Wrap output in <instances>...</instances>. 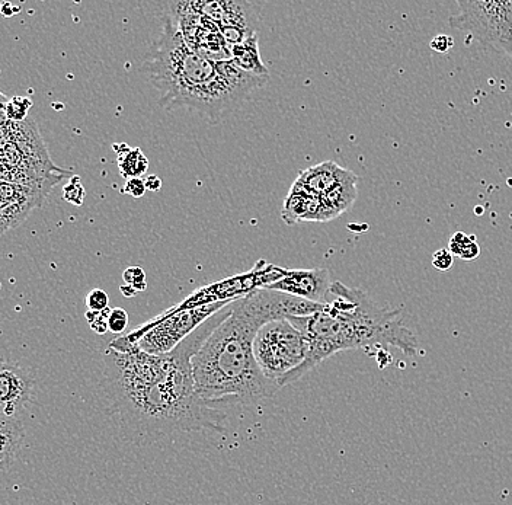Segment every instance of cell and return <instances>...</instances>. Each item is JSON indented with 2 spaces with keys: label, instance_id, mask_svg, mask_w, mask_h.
Masks as SVG:
<instances>
[{
  "label": "cell",
  "instance_id": "6da1fadb",
  "mask_svg": "<svg viewBox=\"0 0 512 505\" xmlns=\"http://www.w3.org/2000/svg\"><path fill=\"white\" fill-rule=\"evenodd\" d=\"M229 313L227 305L168 354L144 353L124 337L112 341L104 370L111 411L142 433L223 431L226 414L195 391L192 357Z\"/></svg>",
  "mask_w": 512,
  "mask_h": 505
},
{
  "label": "cell",
  "instance_id": "7a4b0ae2",
  "mask_svg": "<svg viewBox=\"0 0 512 505\" xmlns=\"http://www.w3.org/2000/svg\"><path fill=\"white\" fill-rule=\"evenodd\" d=\"M323 305L290 294L259 289L230 303V313L192 357L195 391L210 407L254 405L280 391L262 375L254 341L262 326L281 319L303 318Z\"/></svg>",
  "mask_w": 512,
  "mask_h": 505
},
{
  "label": "cell",
  "instance_id": "3957f363",
  "mask_svg": "<svg viewBox=\"0 0 512 505\" xmlns=\"http://www.w3.org/2000/svg\"><path fill=\"white\" fill-rule=\"evenodd\" d=\"M288 321L306 337L309 351L302 366L278 382L280 389L341 351L395 347L409 357L419 351L418 338L403 324L399 310L382 308L363 290L339 281L332 283L328 302L319 312Z\"/></svg>",
  "mask_w": 512,
  "mask_h": 505
},
{
  "label": "cell",
  "instance_id": "277c9868",
  "mask_svg": "<svg viewBox=\"0 0 512 505\" xmlns=\"http://www.w3.org/2000/svg\"><path fill=\"white\" fill-rule=\"evenodd\" d=\"M143 70L163 108H191L210 118L232 110L268 82L243 72L233 60L213 62L192 50L171 17L165 19Z\"/></svg>",
  "mask_w": 512,
  "mask_h": 505
},
{
  "label": "cell",
  "instance_id": "5b68a950",
  "mask_svg": "<svg viewBox=\"0 0 512 505\" xmlns=\"http://www.w3.org/2000/svg\"><path fill=\"white\" fill-rule=\"evenodd\" d=\"M307 351L306 337L288 319L262 326L254 341L255 360L262 375L277 383L302 366Z\"/></svg>",
  "mask_w": 512,
  "mask_h": 505
},
{
  "label": "cell",
  "instance_id": "8992f818",
  "mask_svg": "<svg viewBox=\"0 0 512 505\" xmlns=\"http://www.w3.org/2000/svg\"><path fill=\"white\" fill-rule=\"evenodd\" d=\"M233 300L210 303V305L192 306L175 310L171 315L156 319L149 328L142 326L139 331L131 332L126 340L130 344L139 345L144 353L168 354L174 351L182 341L187 340L192 332L197 331L211 316L216 315Z\"/></svg>",
  "mask_w": 512,
  "mask_h": 505
},
{
  "label": "cell",
  "instance_id": "52a82bcc",
  "mask_svg": "<svg viewBox=\"0 0 512 505\" xmlns=\"http://www.w3.org/2000/svg\"><path fill=\"white\" fill-rule=\"evenodd\" d=\"M459 14L450 17L451 28L469 34L480 44L512 57V2H457Z\"/></svg>",
  "mask_w": 512,
  "mask_h": 505
},
{
  "label": "cell",
  "instance_id": "ba28073f",
  "mask_svg": "<svg viewBox=\"0 0 512 505\" xmlns=\"http://www.w3.org/2000/svg\"><path fill=\"white\" fill-rule=\"evenodd\" d=\"M34 376L18 363L0 359V414L24 418L34 402Z\"/></svg>",
  "mask_w": 512,
  "mask_h": 505
},
{
  "label": "cell",
  "instance_id": "9c48e42d",
  "mask_svg": "<svg viewBox=\"0 0 512 505\" xmlns=\"http://www.w3.org/2000/svg\"><path fill=\"white\" fill-rule=\"evenodd\" d=\"M334 281L326 268H313V270H287L283 276L274 283L259 289L274 290V292L290 294L307 302L326 305L329 290Z\"/></svg>",
  "mask_w": 512,
  "mask_h": 505
},
{
  "label": "cell",
  "instance_id": "30bf717a",
  "mask_svg": "<svg viewBox=\"0 0 512 505\" xmlns=\"http://www.w3.org/2000/svg\"><path fill=\"white\" fill-rule=\"evenodd\" d=\"M192 11L217 27H239L255 33V6L248 2H190Z\"/></svg>",
  "mask_w": 512,
  "mask_h": 505
},
{
  "label": "cell",
  "instance_id": "8fae6325",
  "mask_svg": "<svg viewBox=\"0 0 512 505\" xmlns=\"http://www.w3.org/2000/svg\"><path fill=\"white\" fill-rule=\"evenodd\" d=\"M320 198L310 193L299 181L294 182L290 193L284 201L283 219L287 225H294L299 220L320 222Z\"/></svg>",
  "mask_w": 512,
  "mask_h": 505
},
{
  "label": "cell",
  "instance_id": "7c38bea8",
  "mask_svg": "<svg viewBox=\"0 0 512 505\" xmlns=\"http://www.w3.org/2000/svg\"><path fill=\"white\" fill-rule=\"evenodd\" d=\"M351 174V171L342 168L338 163L325 162L300 172L297 181L304 185L310 193L320 197L331 191L339 182L347 180Z\"/></svg>",
  "mask_w": 512,
  "mask_h": 505
},
{
  "label": "cell",
  "instance_id": "4fadbf2b",
  "mask_svg": "<svg viewBox=\"0 0 512 505\" xmlns=\"http://www.w3.org/2000/svg\"><path fill=\"white\" fill-rule=\"evenodd\" d=\"M357 175L352 172L347 180L339 182L328 193L320 196V222H329L342 213L348 212L357 200Z\"/></svg>",
  "mask_w": 512,
  "mask_h": 505
},
{
  "label": "cell",
  "instance_id": "5bb4252c",
  "mask_svg": "<svg viewBox=\"0 0 512 505\" xmlns=\"http://www.w3.org/2000/svg\"><path fill=\"white\" fill-rule=\"evenodd\" d=\"M25 439L24 418L0 414V465H12Z\"/></svg>",
  "mask_w": 512,
  "mask_h": 505
},
{
  "label": "cell",
  "instance_id": "9a60e30c",
  "mask_svg": "<svg viewBox=\"0 0 512 505\" xmlns=\"http://www.w3.org/2000/svg\"><path fill=\"white\" fill-rule=\"evenodd\" d=\"M230 51H232L233 63L240 70L249 73V75L256 76V78L270 79V72H268L267 66L264 65L261 54H259L256 33L251 35L248 40L243 41L242 44L233 46Z\"/></svg>",
  "mask_w": 512,
  "mask_h": 505
},
{
  "label": "cell",
  "instance_id": "2e32d148",
  "mask_svg": "<svg viewBox=\"0 0 512 505\" xmlns=\"http://www.w3.org/2000/svg\"><path fill=\"white\" fill-rule=\"evenodd\" d=\"M118 155V168H120L121 175L127 180L131 178H142L149 168V161L143 155L142 149L136 147L131 149L127 145H114Z\"/></svg>",
  "mask_w": 512,
  "mask_h": 505
},
{
  "label": "cell",
  "instance_id": "e0dca14e",
  "mask_svg": "<svg viewBox=\"0 0 512 505\" xmlns=\"http://www.w3.org/2000/svg\"><path fill=\"white\" fill-rule=\"evenodd\" d=\"M448 251L460 260L473 261L480 255V246L473 235L463 232L454 233L448 242Z\"/></svg>",
  "mask_w": 512,
  "mask_h": 505
},
{
  "label": "cell",
  "instance_id": "ac0fdd59",
  "mask_svg": "<svg viewBox=\"0 0 512 505\" xmlns=\"http://www.w3.org/2000/svg\"><path fill=\"white\" fill-rule=\"evenodd\" d=\"M31 108L30 99L15 97L6 104V118L11 121H22L28 115Z\"/></svg>",
  "mask_w": 512,
  "mask_h": 505
},
{
  "label": "cell",
  "instance_id": "d6986e66",
  "mask_svg": "<svg viewBox=\"0 0 512 505\" xmlns=\"http://www.w3.org/2000/svg\"><path fill=\"white\" fill-rule=\"evenodd\" d=\"M63 196L67 203L82 206L83 200H85V188H83L79 177H73L64 187Z\"/></svg>",
  "mask_w": 512,
  "mask_h": 505
},
{
  "label": "cell",
  "instance_id": "ffe728a7",
  "mask_svg": "<svg viewBox=\"0 0 512 505\" xmlns=\"http://www.w3.org/2000/svg\"><path fill=\"white\" fill-rule=\"evenodd\" d=\"M86 306L91 312H104L110 308V297L101 289H94L86 296Z\"/></svg>",
  "mask_w": 512,
  "mask_h": 505
},
{
  "label": "cell",
  "instance_id": "44dd1931",
  "mask_svg": "<svg viewBox=\"0 0 512 505\" xmlns=\"http://www.w3.org/2000/svg\"><path fill=\"white\" fill-rule=\"evenodd\" d=\"M111 310V308H108L104 312H91V310L86 312V319H88L92 331L99 335H104L105 332H108V318H110Z\"/></svg>",
  "mask_w": 512,
  "mask_h": 505
},
{
  "label": "cell",
  "instance_id": "7402d4cb",
  "mask_svg": "<svg viewBox=\"0 0 512 505\" xmlns=\"http://www.w3.org/2000/svg\"><path fill=\"white\" fill-rule=\"evenodd\" d=\"M128 326V313L121 308L111 310L110 318H108V331L112 334H123Z\"/></svg>",
  "mask_w": 512,
  "mask_h": 505
},
{
  "label": "cell",
  "instance_id": "603a6c76",
  "mask_svg": "<svg viewBox=\"0 0 512 505\" xmlns=\"http://www.w3.org/2000/svg\"><path fill=\"white\" fill-rule=\"evenodd\" d=\"M123 278L136 292H142V290L146 289V274H144V271L140 267L127 268V270L124 271Z\"/></svg>",
  "mask_w": 512,
  "mask_h": 505
},
{
  "label": "cell",
  "instance_id": "cb8c5ba5",
  "mask_svg": "<svg viewBox=\"0 0 512 505\" xmlns=\"http://www.w3.org/2000/svg\"><path fill=\"white\" fill-rule=\"evenodd\" d=\"M435 270L448 271L454 264V255L448 249H438L431 257Z\"/></svg>",
  "mask_w": 512,
  "mask_h": 505
},
{
  "label": "cell",
  "instance_id": "d4e9b609",
  "mask_svg": "<svg viewBox=\"0 0 512 505\" xmlns=\"http://www.w3.org/2000/svg\"><path fill=\"white\" fill-rule=\"evenodd\" d=\"M146 181L143 178H131L124 185L123 193L134 198H142L146 194Z\"/></svg>",
  "mask_w": 512,
  "mask_h": 505
},
{
  "label": "cell",
  "instance_id": "484cf974",
  "mask_svg": "<svg viewBox=\"0 0 512 505\" xmlns=\"http://www.w3.org/2000/svg\"><path fill=\"white\" fill-rule=\"evenodd\" d=\"M431 49L437 51V53H447L451 47H454V40L448 35H437V37L432 38L431 41Z\"/></svg>",
  "mask_w": 512,
  "mask_h": 505
},
{
  "label": "cell",
  "instance_id": "4316f807",
  "mask_svg": "<svg viewBox=\"0 0 512 505\" xmlns=\"http://www.w3.org/2000/svg\"><path fill=\"white\" fill-rule=\"evenodd\" d=\"M144 181H146L147 190L159 191L162 188V181H160L158 175H149L147 180Z\"/></svg>",
  "mask_w": 512,
  "mask_h": 505
},
{
  "label": "cell",
  "instance_id": "83f0119b",
  "mask_svg": "<svg viewBox=\"0 0 512 505\" xmlns=\"http://www.w3.org/2000/svg\"><path fill=\"white\" fill-rule=\"evenodd\" d=\"M19 9L15 8L14 5H11V3H3L2 6H0V14L3 15V17L9 18L12 17V15H15L16 12H18Z\"/></svg>",
  "mask_w": 512,
  "mask_h": 505
},
{
  "label": "cell",
  "instance_id": "f1b7e54d",
  "mask_svg": "<svg viewBox=\"0 0 512 505\" xmlns=\"http://www.w3.org/2000/svg\"><path fill=\"white\" fill-rule=\"evenodd\" d=\"M3 469H6V466L0 465V472H2Z\"/></svg>",
  "mask_w": 512,
  "mask_h": 505
}]
</instances>
